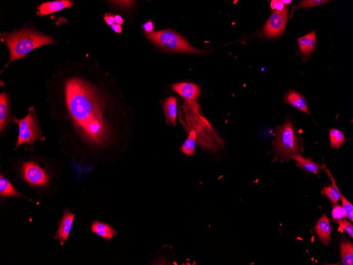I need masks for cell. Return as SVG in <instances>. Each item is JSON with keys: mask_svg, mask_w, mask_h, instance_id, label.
Returning <instances> with one entry per match:
<instances>
[{"mask_svg": "<svg viewBox=\"0 0 353 265\" xmlns=\"http://www.w3.org/2000/svg\"><path fill=\"white\" fill-rule=\"evenodd\" d=\"M178 120L188 133L195 132L196 142L207 151L216 153L218 148L224 147L223 140L201 111L197 101H184L179 109Z\"/></svg>", "mask_w": 353, "mask_h": 265, "instance_id": "1", "label": "cell"}, {"mask_svg": "<svg viewBox=\"0 0 353 265\" xmlns=\"http://www.w3.org/2000/svg\"><path fill=\"white\" fill-rule=\"evenodd\" d=\"M67 107L76 124L81 127L91 118L102 114V104L95 91L86 83L72 79L67 83Z\"/></svg>", "mask_w": 353, "mask_h": 265, "instance_id": "2", "label": "cell"}, {"mask_svg": "<svg viewBox=\"0 0 353 265\" xmlns=\"http://www.w3.org/2000/svg\"><path fill=\"white\" fill-rule=\"evenodd\" d=\"M2 41L8 46L10 52V62L22 58L35 49L54 43L50 36H44L36 31L28 29L18 32L6 33Z\"/></svg>", "mask_w": 353, "mask_h": 265, "instance_id": "3", "label": "cell"}, {"mask_svg": "<svg viewBox=\"0 0 353 265\" xmlns=\"http://www.w3.org/2000/svg\"><path fill=\"white\" fill-rule=\"evenodd\" d=\"M273 145L274 161H289L292 155L304 153L303 139L297 134L294 125L290 120L277 126Z\"/></svg>", "mask_w": 353, "mask_h": 265, "instance_id": "4", "label": "cell"}, {"mask_svg": "<svg viewBox=\"0 0 353 265\" xmlns=\"http://www.w3.org/2000/svg\"><path fill=\"white\" fill-rule=\"evenodd\" d=\"M147 37L165 50L190 54L202 52L192 46L178 33L172 30L157 31L146 34Z\"/></svg>", "mask_w": 353, "mask_h": 265, "instance_id": "5", "label": "cell"}, {"mask_svg": "<svg viewBox=\"0 0 353 265\" xmlns=\"http://www.w3.org/2000/svg\"><path fill=\"white\" fill-rule=\"evenodd\" d=\"M15 121L19 124V138L16 146L41 139V132L35 119L33 109H30L28 114L25 118L22 120L15 119Z\"/></svg>", "mask_w": 353, "mask_h": 265, "instance_id": "6", "label": "cell"}, {"mask_svg": "<svg viewBox=\"0 0 353 265\" xmlns=\"http://www.w3.org/2000/svg\"><path fill=\"white\" fill-rule=\"evenodd\" d=\"M81 128L84 135L94 142H101L105 139L107 134V127L102 114L94 116Z\"/></svg>", "mask_w": 353, "mask_h": 265, "instance_id": "7", "label": "cell"}, {"mask_svg": "<svg viewBox=\"0 0 353 265\" xmlns=\"http://www.w3.org/2000/svg\"><path fill=\"white\" fill-rule=\"evenodd\" d=\"M288 14V8L282 11H275L265 25L264 35L268 37H276L281 35L286 25Z\"/></svg>", "mask_w": 353, "mask_h": 265, "instance_id": "8", "label": "cell"}, {"mask_svg": "<svg viewBox=\"0 0 353 265\" xmlns=\"http://www.w3.org/2000/svg\"><path fill=\"white\" fill-rule=\"evenodd\" d=\"M23 173L25 179L33 186H43L47 185L49 176L37 165L31 162L24 164Z\"/></svg>", "mask_w": 353, "mask_h": 265, "instance_id": "9", "label": "cell"}, {"mask_svg": "<svg viewBox=\"0 0 353 265\" xmlns=\"http://www.w3.org/2000/svg\"><path fill=\"white\" fill-rule=\"evenodd\" d=\"M314 230L319 240L324 246H327L330 243L331 228L326 214H324L319 218Z\"/></svg>", "mask_w": 353, "mask_h": 265, "instance_id": "10", "label": "cell"}, {"mask_svg": "<svg viewBox=\"0 0 353 265\" xmlns=\"http://www.w3.org/2000/svg\"><path fill=\"white\" fill-rule=\"evenodd\" d=\"M285 104L296 108L301 112L305 113L311 116L305 97L294 90H290L283 98Z\"/></svg>", "mask_w": 353, "mask_h": 265, "instance_id": "11", "label": "cell"}, {"mask_svg": "<svg viewBox=\"0 0 353 265\" xmlns=\"http://www.w3.org/2000/svg\"><path fill=\"white\" fill-rule=\"evenodd\" d=\"M290 159L295 160L296 162V167L305 171L307 173H313L318 176L319 170H324V164H318L314 162L313 158H305L299 153L292 155L290 157Z\"/></svg>", "mask_w": 353, "mask_h": 265, "instance_id": "12", "label": "cell"}, {"mask_svg": "<svg viewBox=\"0 0 353 265\" xmlns=\"http://www.w3.org/2000/svg\"><path fill=\"white\" fill-rule=\"evenodd\" d=\"M75 215V214L70 211H66L63 215L57 233L55 237V239L59 241L61 245H63L69 238Z\"/></svg>", "mask_w": 353, "mask_h": 265, "instance_id": "13", "label": "cell"}, {"mask_svg": "<svg viewBox=\"0 0 353 265\" xmlns=\"http://www.w3.org/2000/svg\"><path fill=\"white\" fill-rule=\"evenodd\" d=\"M172 89L187 100L197 101L200 91L198 86L190 83H179L172 86Z\"/></svg>", "mask_w": 353, "mask_h": 265, "instance_id": "14", "label": "cell"}, {"mask_svg": "<svg viewBox=\"0 0 353 265\" xmlns=\"http://www.w3.org/2000/svg\"><path fill=\"white\" fill-rule=\"evenodd\" d=\"M323 170L327 173L328 177L330 178L332 185H330L328 184V187H324L321 190V193L328 197L329 200L333 205L338 203V202L341 200V192L337 185H336V182L335 178L330 173V171L326 168L325 164Z\"/></svg>", "mask_w": 353, "mask_h": 265, "instance_id": "15", "label": "cell"}, {"mask_svg": "<svg viewBox=\"0 0 353 265\" xmlns=\"http://www.w3.org/2000/svg\"><path fill=\"white\" fill-rule=\"evenodd\" d=\"M73 5V3L69 1V0H61V1L59 0V1L43 3L38 8L39 14L40 16H43L54 13L67 8L72 7Z\"/></svg>", "mask_w": 353, "mask_h": 265, "instance_id": "16", "label": "cell"}, {"mask_svg": "<svg viewBox=\"0 0 353 265\" xmlns=\"http://www.w3.org/2000/svg\"><path fill=\"white\" fill-rule=\"evenodd\" d=\"M177 101L176 97L171 96L167 98L163 103V110L167 125L172 124L174 126L177 125Z\"/></svg>", "mask_w": 353, "mask_h": 265, "instance_id": "17", "label": "cell"}, {"mask_svg": "<svg viewBox=\"0 0 353 265\" xmlns=\"http://www.w3.org/2000/svg\"><path fill=\"white\" fill-rule=\"evenodd\" d=\"M315 31L297 39L300 53L306 56L311 55L316 44Z\"/></svg>", "mask_w": 353, "mask_h": 265, "instance_id": "18", "label": "cell"}, {"mask_svg": "<svg viewBox=\"0 0 353 265\" xmlns=\"http://www.w3.org/2000/svg\"><path fill=\"white\" fill-rule=\"evenodd\" d=\"M91 230L109 241L117 234V232L110 225L97 221L92 222Z\"/></svg>", "mask_w": 353, "mask_h": 265, "instance_id": "19", "label": "cell"}, {"mask_svg": "<svg viewBox=\"0 0 353 265\" xmlns=\"http://www.w3.org/2000/svg\"><path fill=\"white\" fill-rule=\"evenodd\" d=\"M341 257L344 265L353 264V245L351 242L343 239L340 243Z\"/></svg>", "mask_w": 353, "mask_h": 265, "instance_id": "20", "label": "cell"}, {"mask_svg": "<svg viewBox=\"0 0 353 265\" xmlns=\"http://www.w3.org/2000/svg\"><path fill=\"white\" fill-rule=\"evenodd\" d=\"M196 134L194 131L189 132V137L180 148V151L186 156H193L195 154L196 142Z\"/></svg>", "mask_w": 353, "mask_h": 265, "instance_id": "21", "label": "cell"}, {"mask_svg": "<svg viewBox=\"0 0 353 265\" xmlns=\"http://www.w3.org/2000/svg\"><path fill=\"white\" fill-rule=\"evenodd\" d=\"M330 148L340 149L345 141V137L343 132L337 129L329 130Z\"/></svg>", "mask_w": 353, "mask_h": 265, "instance_id": "22", "label": "cell"}, {"mask_svg": "<svg viewBox=\"0 0 353 265\" xmlns=\"http://www.w3.org/2000/svg\"><path fill=\"white\" fill-rule=\"evenodd\" d=\"M0 193L4 197H20L21 194L15 190L10 182L2 175L0 177Z\"/></svg>", "mask_w": 353, "mask_h": 265, "instance_id": "23", "label": "cell"}, {"mask_svg": "<svg viewBox=\"0 0 353 265\" xmlns=\"http://www.w3.org/2000/svg\"><path fill=\"white\" fill-rule=\"evenodd\" d=\"M329 2L327 1V0H304V1H301L299 3L298 6H294L293 7L290 14V18L293 17L294 12L298 8H300L308 11L313 7L325 5Z\"/></svg>", "mask_w": 353, "mask_h": 265, "instance_id": "24", "label": "cell"}, {"mask_svg": "<svg viewBox=\"0 0 353 265\" xmlns=\"http://www.w3.org/2000/svg\"><path fill=\"white\" fill-rule=\"evenodd\" d=\"M8 111V100L7 94L3 93L0 95V128L2 130L7 120Z\"/></svg>", "mask_w": 353, "mask_h": 265, "instance_id": "25", "label": "cell"}, {"mask_svg": "<svg viewBox=\"0 0 353 265\" xmlns=\"http://www.w3.org/2000/svg\"><path fill=\"white\" fill-rule=\"evenodd\" d=\"M331 216L335 221L346 218V215L343 207L338 203L333 205Z\"/></svg>", "mask_w": 353, "mask_h": 265, "instance_id": "26", "label": "cell"}, {"mask_svg": "<svg viewBox=\"0 0 353 265\" xmlns=\"http://www.w3.org/2000/svg\"><path fill=\"white\" fill-rule=\"evenodd\" d=\"M342 207L345 210L346 218L351 222L353 221V206L347 198L341 193V200Z\"/></svg>", "mask_w": 353, "mask_h": 265, "instance_id": "27", "label": "cell"}, {"mask_svg": "<svg viewBox=\"0 0 353 265\" xmlns=\"http://www.w3.org/2000/svg\"><path fill=\"white\" fill-rule=\"evenodd\" d=\"M335 222L337 223L342 230L346 231L351 238L353 237V226L351 223L348 222L345 219L335 221Z\"/></svg>", "mask_w": 353, "mask_h": 265, "instance_id": "28", "label": "cell"}, {"mask_svg": "<svg viewBox=\"0 0 353 265\" xmlns=\"http://www.w3.org/2000/svg\"><path fill=\"white\" fill-rule=\"evenodd\" d=\"M271 6L273 10L282 11L288 7L284 5L281 0H273L271 4Z\"/></svg>", "mask_w": 353, "mask_h": 265, "instance_id": "29", "label": "cell"}, {"mask_svg": "<svg viewBox=\"0 0 353 265\" xmlns=\"http://www.w3.org/2000/svg\"><path fill=\"white\" fill-rule=\"evenodd\" d=\"M155 24L152 22H148L142 25V27L147 34L153 32L155 28Z\"/></svg>", "mask_w": 353, "mask_h": 265, "instance_id": "30", "label": "cell"}, {"mask_svg": "<svg viewBox=\"0 0 353 265\" xmlns=\"http://www.w3.org/2000/svg\"><path fill=\"white\" fill-rule=\"evenodd\" d=\"M105 20L107 24L109 26H112L115 24L114 16L112 13H106L105 16Z\"/></svg>", "mask_w": 353, "mask_h": 265, "instance_id": "31", "label": "cell"}, {"mask_svg": "<svg viewBox=\"0 0 353 265\" xmlns=\"http://www.w3.org/2000/svg\"><path fill=\"white\" fill-rule=\"evenodd\" d=\"M112 29L115 32L117 33H121L122 30V28L120 25L115 24L111 26Z\"/></svg>", "mask_w": 353, "mask_h": 265, "instance_id": "32", "label": "cell"}, {"mask_svg": "<svg viewBox=\"0 0 353 265\" xmlns=\"http://www.w3.org/2000/svg\"><path fill=\"white\" fill-rule=\"evenodd\" d=\"M115 23L117 24L122 25L123 23V19L121 16L119 15H116L114 16Z\"/></svg>", "mask_w": 353, "mask_h": 265, "instance_id": "33", "label": "cell"}, {"mask_svg": "<svg viewBox=\"0 0 353 265\" xmlns=\"http://www.w3.org/2000/svg\"><path fill=\"white\" fill-rule=\"evenodd\" d=\"M281 2L285 6L289 5L292 2V0H281Z\"/></svg>", "mask_w": 353, "mask_h": 265, "instance_id": "34", "label": "cell"}]
</instances>
